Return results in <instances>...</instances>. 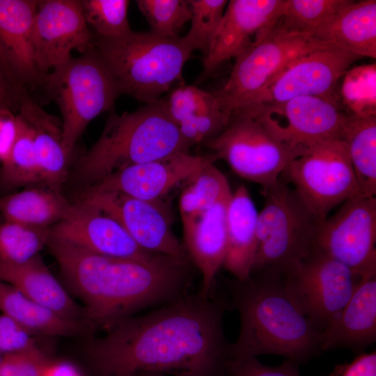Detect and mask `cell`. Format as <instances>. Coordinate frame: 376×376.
Wrapping results in <instances>:
<instances>
[{"mask_svg":"<svg viewBox=\"0 0 376 376\" xmlns=\"http://www.w3.org/2000/svg\"><path fill=\"white\" fill-rule=\"evenodd\" d=\"M228 299L214 290L188 294L143 315L125 318L92 340L88 357L97 376L152 371L173 376H228Z\"/></svg>","mask_w":376,"mask_h":376,"instance_id":"1","label":"cell"},{"mask_svg":"<svg viewBox=\"0 0 376 376\" xmlns=\"http://www.w3.org/2000/svg\"><path fill=\"white\" fill-rule=\"evenodd\" d=\"M48 245L93 327L107 329L141 309L189 294L192 263L188 256L155 254L137 260L96 254L52 237Z\"/></svg>","mask_w":376,"mask_h":376,"instance_id":"2","label":"cell"},{"mask_svg":"<svg viewBox=\"0 0 376 376\" xmlns=\"http://www.w3.org/2000/svg\"><path fill=\"white\" fill-rule=\"evenodd\" d=\"M229 307L240 317L230 357L270 354L299 365L318 356L321 331L306 317L281 276L253 274L244 280H226Z\"/></svg>","mask_w":376,"mask_h":376,"instance_id":"3","label":"cell"},{"mask_svg":"<svg viewBox=\"0 0 376 376\" xmlns=\"http://www.w3.org/2000/svg\"><path fill=\"white\" fill-rule=\"evenodd\" d=\"M190 147L170 117L164 98L132 112L111 111L100 137L80 159L77 177L91 186L123 168L188 152Z\"/></svg>","mask_w":376,"mask_h":376,"instance_id":"4","label":"cell"},{"mask_svg":"<svg viewBox=\"0 0 376 376\" xmlns=\"http://www.w3.org/2000/svg\"><path fill=\"white\" fill-rule=\"evenodd\" d=\"M93 48L120 94L146 104L160 100L182 80L184 65L192 53L182 37L164 38L132 30L115 38L94 37Z\"/></svg>","mask_w":376,"mask_h":376,"instance_id":"5","label":"cell"},{"mask_svg":"<svg viewBox=\"0 0 376 376\" xmlns=\"http://www.w3.org/2000/svg\"><path fill=\"white\" fill-rule=\"evenodd\" d=\"M251 274L283 275L313 249L322 222L281 176L263 189Z\"/></svg>","mask_w":376,"mask_h":376,"instance_id":"6","label":"cell"},{"mask_svg":"<svg viewBox=\"0 0 376 376\" xmlns=\"http://www.w3.org/2000/svg\"><path fill=\"white\" fill-rule=\"evenodd\" d=\"M42 88L59 107L62 143L69 157L90 122L112 109L120 95L93 45L47 75Z\"/></svg>","mask_w":376,"mask_h":376,"instance_id":"7","label":"cell"},{"mask_svg":"<svg viewBox=\"0 0 376 376\" xmlns=\"http://www.w3.org/2000/svg\"><path fill=\"white\" fill-rule=\"evenodd\" d=\"M329 43L308 33L287 31L276 24L262 39L235 57L227 81L213 93L230 114L248 107L290 62Z\"/></svg>","mask_w":376,"mask_h":376,"instance_id":"8","label":"cell"},{"mask_svg":"<svg viewBox=\"0 0 376 376\" xmlns=\"http://www.w3.org/2000/svg\"><path fill=\"white\" fill-rule=\"evenodd\" d=\"M281 177L321 219L358 195L347 146L339 139L319 143L295 157Z\"/></svg>","mask_w":376,"mask_h":376,"instance_id":"9","label":"cell"},{"mask_svg":"<svg viewBox=\"0 0 376 376\" xmlns=\"http://www.w3.org/2000/svg\"><path fill=\"white\" fill-rule=\"evenodd\" d=\"M240 177L263 189L276 182L288 164L304 152L273 136L257 120L242 111L231 113L226 129L203 143Z\"/></svg>","mask_w":376,"mask_h":376,"instance_id":"10","label":"cell"},{"mask_svg":"<svg viewBox=\"0 0 376 376\" xmlns=\"http://www.w3.org/2000/svg\"><path fill=\"white\" fill-rule=\"evenodd\" d=\"M281 277L302 311L321 333L345 306L361 278L315 248Z\"/></svg>","mask_w":376,"mask_h":376,"instance_id":"11","label":"cell"},{"mask_svg":"<svg viewBox=\"0 0 376 376\" xmlns=\"http://www.w3.org/2000/svg\"><path fill=\"white\" fill-rule=\"evenodd\" d=\"M237 111L257 120L283 144L302 152L319 143L340 139L347 116L337 102L319 96L256 104Z\"/></svg>","mask_w":376,"mask_h":376,"instance_id":"12","label":"cell"},{"mask_svg":"<svg viewBox=\"0 0 376 376\" xmlns=\"http://www.w3.org/2000/svg\"><path fill=\"white\" fill-rule=\"evenodd\" d=\"M376 198L355 196L319 228L314 247L362 277L376 274Z\"/></svg>","mask_w":376,"mask_h":376,"instance_id":"13","label":"cell"},{"mask_svg":"<svg viewBox=\"0 0 376 376\" xmlns=\"http://www.w3.org/2000/svg\"><path fill=\"white\" fill-rule=\"evenodd\" d=\"M79 202L113 217L146 251L188 256L171 228L169 210L160 201H145L118 191L87 189Z\"/></svg>","mask_w":376,"mask_h":376,"instance_id":"14","label":"cell"},{"mask_svg":"<svg viewBox=\"0 0 376 376\" xmlns=\"http://www.w3.org/2000/svg\"><path fill=\"white\" fill-rule=\"evenodd\" d=\"M80 0L38 1L32 26L34 60L44 77L66 63L72 52L93 45Z\"/></svg>","mask_w":376,"mask_h":376,"instance_id":"15","label":"cell"},{"mask_svg":"<svg viewBox=\"0 0 376 376\" xmlns=\"http://www.w3.org/2000/svg\"><path fill=\"white\" fill-rule=\"evenodd\" d=\"M358 58L331 43L301 55L271 80L253 104L279 103L301 96L337 102L334 89L338 81Z\"/></svg>","mask_w":376,"mask_h":376,"instance_id":"16","label":"cell"},{"mask_svg":"<svg viewBox=\"0 0 376 376\" xmlns=\"http://www.w3.org/2000/svg\"><path fill=\"white\" fill-rule=\"evenodd\" d=\"M285 0H230L204 56L197 83L223 62L237 57L262 39L277 24Z\"/></svg>","mask_w":376,"mask_h":376,"instance_id":"17","label":"cell"},{"mask_svg":"<svg viewBox=\"0 0 376 376\" xmlns=\"http://www.w3.org/2000/svg\"><path fill=\"white\" fill-rule=\"evenodd\" d=\"M212 155L177 152L167 157L118 170L90 186L94 191H118L145 201L161 198L204 166L214 162Z\"/></svg>","mask_w":376,"mask_h":376,"instance_id":"18","label":"cell"},{"mask_svg":"<svg viewBox=\"0 0 376 376\" xmlns=\"http://www.w3.org/2000/svg\"><path fill=\"white\" fill-rule=\"evenodd\" d=\"M50 232L52 238L108 257L144 260L157 254L143 249L113 217L79 201Z\"/></svg>","mask_w":376,"mask_h":376,"instance_id":"19","label":"cell"},{"mask_svg":"<svg viewBox=\"0 0 376 376\" xmlns=\"http://www.w3.org/2000/svg\"><path fill=\"white\" fill-rule=\"evenodd\" d=\"M38 1L0 0V65L19 91L42 87L45 77L38 70L32 44V26Z\"/></svg>","mask_w":376,"mask_h":376,"instance_id":"20","label":"cell"},{"mask_svg":"<svg viewBox=\"0 0 376 376\" xmlns=\"http://www.w3.org/2000/svg\"><path fill=\"white\" fill-rule=\"evenodd\" d=\"M376 340V274L362 276L352 295L321 334V350L360 354Z\"/></svg>","mask_w":376,"mask_h":376,"instance_id":"21","label":"cell"},{"mask_svg":"<svg viewBox=\"0 0 376 376\" xmlns=\"http://www.w3.org/2000/svg\"><path fill=\"white\" fill-rule=\"evenodd\" d=\"M231 194L224 197L196 219L182 224L184 247L201 274L199 292L203 296L214 290L216 276L226 256V210Z\"/></svg>","mask_w":376,"mask_h":376,"instance_id":"22","label":"cell"},{"mask_svg":"<svg viewBox=\"0 0 376 376\" xmlns=\"http://www.w3.org/2000/svg\"><path fill=\"white\" fill-rule=\"evenodd\" d=\"M164 99L170 117L191 146L217 136L230 123L231 114L213 92L182 84Z\"/></svg>","mask_w":376,"mask_h":376,"instance_id":"23","label":"cell"},{"mask_svg":"<svg viewBox=\"0 0 376 376\" xmlns=\"http://www.w3.org/2000/svg\"><path fill=\"white\" fill-rule=\"evenodd\" d=\"M0 281L65 318L86 320L84 308L70 296L40 255L21 264L0 261Z\"/></svg>","mask_w":376,"mask_h":376,"instance_id":"24","label":"cell"},{"mask_svg":"<svg viewBox=\"0 0 376 376\" xmlns=\"http://www.w3.org/2000/svg\"><path fill=\"white\" fill-rule=\"evenodd\" d=\"M311 36L361 57L376 58V1H350Z\"/></svg>","mask_w":376,"mask_h":376,"instance_id":"25","label":"cell"},{"mask_svg":"<svg viewBox=\"0 0 376 376\" xmlns=\"http://www.w3.org/2000/svg\"><path fill=\"white\" fill-rule=\"evenodd\" d=\"M258 212L244 185L232 192L226 210L227 249L223 266L235 279L250 277L257 249Z\"/></svg>","mask_w":376,"mask_h":376,"instance_id":"26","label":"cell"},{"mask_svg":"<svg viewBox=\"0 0 376 376\" xmlns=\"http://www.w3.org/2000/svg\"><path fill=\"white\" fill-rule=\"evenodd\" d=\"M17 112L27 119L33 128L41 182L59 189L67 177L70 158L62 143L61 123L46 113L26 91L19 94Z\"/></svg>","mask_w":376,"mask_h":376,"instance_id":"27","label":"cell"},{"mask_svg":"<svg viewBox=\"0 0 376 376\" xmlns=\"http://www.w3.org/2000/svg\"><path fill=\"white\" fill-rule=\"evenodd\" d=\"M0 311L32 335L74 336L93 328L86 320H74L61 316L2 281H0Z\"/></svg>","mask_w":376,"mask_h":376,"instance_id":"28","label":"cell"},{"mask_svg":"<svg viewBox=\"0 0 376 376\" xmlns=\"http://www.w3.org/2000/svg\"><path fill=\"white\" fill-rule=\"evenodd\" d=\"M347 146L358 195L376 194V115H347L340 136Z\"/></svg>","mask_w":376,"mask_h":376,"instance_id":"29","label":"cell"},{"mask_svg":"<svg viewBox=\"0 0 376 376\" xmlns=\"http://www.w3.org/2000/svg\"><path fill=\"white\" fill-rule=\"evenodd\" d=\"M72 207L59 189H26L0 196V215L5 221L48 227L63 220Z\"/></svg>","mask_w":376,"mask_h":376,"instance_id":"30","label":"cell"},{"mask_svg":"<svg viewBox=\"0 0 376 376\" xmlns=\"http://www.w3.org/2000/svg\"><path fill=\"white\" fill-rule=\"evenodd\" d=\"M16 123L13 143L8 156L1 163L0 188L5 190L41 182L33 128L18 112Z\"/></svg>","mask_w":376,"mask_h":376,"instance_id":"31","label":"cell"},{"mask_svg":"<svg viewBox=\"0 0 376 376\" xmlns=\"http://www.w3.org/2000/svg\"><path fill=\"white\" fill-rule=\"evenodd\" d=\"M208 163L194 174L180 194L179 208L182 224L192 221L224 197L232 194L226 176Z\"/></svg>","mask_w":376,"mask_h":376,"instance_id":"32","label":"cell"},{"mask_svg":"<svg viewBox=\"0 0 376 376\" xmlns=\"http://www.w3.org/2000/svg\"><path fill=\"white\" fill-rule=\"evenodd\" d=\"M50 228L5 221L0 222V261L21 264L39 255L49 244Z\"/></svg>","mask_w":376,"mask_h":376,"instance_id":"33","label":"cell"},{"mask_svg":"<svg viewBox=\"0 0 376 376\" xmlns=\"http://www.w3.org/2000/svg\"><path fill=\"white\" fill-rule=\"evenodd\" d=\"M350 0H285L276 24L290 32L308 33L327 21Z\"/></svg>","mask_w":376,"mask_h":376,"instance_id":"34","label":"cell"},{"mask_svg":"<svg viewBox=\"0 0 376 376\" xmlns=\"http://www.w3.org/2000/svg\"><path fill=\"white\" fill-rule=\"evenodd\" d=\"M86 23L94 37L115 38L132 29L127 17L128 0H80Z\"/></svg>","mask_w":376,"mask_h":376,"instance_id":"35","label":"cell"},{"mask_svg":"<svg viewBox=\"0 0 376 376\" xmlns=\"http://www.w3.org/2000/svg\"><path fill=\"white\" fill-rule=\"evenodd\" d=\"M136 3L150 25V32L161 37H178L191 19L189 0H138Z\"/></svg>","mask_w":376,"mask_h":376,"instance_id":"36","label":"cell"},{"mask_svg":"<svg viewBox=\"0 0 376 376\" xmlns=\"http://www.w3.org/2000/svg\"><path fill=\"white\" fill-rule=\"evenodd\" d=\"M189 3L191 13V26L182 38L191 52L200 50L205 56L222 19L228 1L189 0Z\"/></svg>","mask_w":376,"mask_h":376,"instance_id":"37","label":"cell"},{"mask_svg":"<svg viewBox=\"0 0 376 376\" xmlns=\"http://www.w3.org/2000/svg\"><path fill=\"white\" fill-rule=\"evenodd\" d=\"M49 361L34 344L24 350L3 355L0 361V376H41Z\"/></svg>","mask_w":376,"mask_h":376,"instance_id":"38","label":"cell"},{"mask_svg":"<svg viewBox=\"0 0 376 376\" xmlns=\"http://www.w3.org/2000/svg\"><path fill=\"white\" fill-rule=\"evenodd\" d=\"M299 366L285 360L280 366H268L256 357H230L226 370L228 376H300Z\"/></svg>","mask_w":376,"mask_h":376,"instance_id":"39","label":"cell"},{"mask_svg":"<svg viewBox=\"0 0 376 376\" xmlns=\"http://www.w3.org/2000/svg\"><path fill=\"white\" fill-rule=\"evenodd\" d=\"M32 334L11 318L0 315V354L24 350L35 344Z\"/></svg>","mask_w":376,"mask_h":376,"instance_id":"40","label":"cell"},{"mask_svg":"<svg viewBox=\"0 0 376 376\" xmlns=\"http://www.w3.org/2000/svg\"><path fill=\"white\" fill-rule=\"evenodd\" d=\"M326 376H376V352L358 354L352 361L337 365Z\"/></svg>","mask_w":376,"mask_h":376,"instance_id":"41","label":"cell"},{"mask_svg":"<svg viewBox=\"0 0 376 376\" xmlns=\"http://www.w3.org/2000/svg\"><path fill=\"white\" fill-rule=\"evenodd\" d=\"M17 129L16 113L6 108H0V163L8 156Z\"/></svg>","mask_w":376,"mask_h":376,"instance_id":"42","label":"cell"},{"mask_svg":"<svg viewBox=\"0 0 376 376\" xmlns=\"http://www.w3.org/2000/svg\"><path fill=\"white\" fill-rule=\"evenodd\" d=\"M22 91L13 85L0 65V108L17 111L19 95Z\"/></svg>","mask_w":376,"mask_h":376,"instance_id":"43","label":"cell"},{"mask_svg":"<svg viewBox=\"0 0 376 376\" xmlns=\"http://www.w3.org/2000/svg\"><path fill=\"white\" fill-rule=\"evenodd\" d=\"M41 376H83L80 370L70 362L52 361L47 363Z\"/></svg>","mask_w":376,"mask_h":376,"instance_id":"44","label":"cell"},{"mask_svg":"<svg viewBox=\"0 0 376 376\" xmlns=\"http://www.w3.org/2000/svg\"><path fill=\"white\" fill-rule=\"evenodd\" d=\"M123 376H168L163 373L152 371H137Z\"/></svg>","mask_w":376,"mask_h":376,"instance_id":"45","label":"cell"},{"mask_svg":"<svg viewBox=\"0 0 376 376\" xmlns=\"http://www.w3.org/2000/svg\"><path fill=\"white\" fill-rule=\"evenodd\" d=\"M1 358H2V356L0 354V361H1Z\"/></svg>","mask_w":376,"mask_h":376,"instance_id":"46","label":"cell"}]
</instances>
